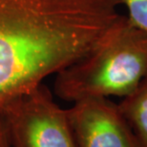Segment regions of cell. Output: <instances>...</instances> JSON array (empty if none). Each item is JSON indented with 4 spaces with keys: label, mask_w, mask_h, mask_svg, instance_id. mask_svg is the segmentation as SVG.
<instances>
[{
    "label": "cell",
    "mask_w": 147,
    "mask_h": 147,
    "mask_svg": "<svg viewBox=\"0 0 147 147\" xmlns=\"http://www.w3.org/2000/svg\"><path fill=\"white\" fill-rule=\"evenodd\" d=\"M120 0H0V107L88 52Z\"/></svg>",
    "instance_id": "cell-1"
},
{
    "label": "cell",
    "mask_w": 147,
    "mask_h": 147,
    "mask_svg": "<svg viewBox=\"0 0 147 147\" xmlns=\"http://www.w3.org/2000/svg\"><path fill=\"white\" fill-rule=\"evenodd\" d=\"M147 75V32L120 14L93 48L57 73L55 94L67 102L131 94Z\"/></svg>",
    "instance_id": "cell-2"
},
{
    "label": "cell",
    "mask_w": 147,
    "mask_h": 147,
    "mask_svg": "<svg viewBox=\"0 0 147 147\" xmlns=\"http://www.w3.org/2000/svg\"><path fill=\"white\" fill-rule=\"evenodd\" d=\"M12 147H76L66 109L43 84L0 107Z\"/></svg>",
    "instance_id": "cell-3"
},
{
    "label": "cell",
    "mask_w": 147,
    "mask_h": 147,
    "mask_svg": "<svg viewBox=\"0 0 147 147\" xmlns=\"http://www.w3.org/2000/svg\"><path fill=\"white\" fill-rule=\"evenodd\" d=\"M66 111L76 147H139L118 105L108 98L79 100Z\"/></svg>",
    "instance_id": "cell-4"
},
{
    "label": "cell",
    "mask_w": 147,
    "mask_h": 147,
    "mask_svg": "<svg viewBox=\"0 0 147 147\" xmlns=\"http://www.w3.org/2000/svg\"><path fill=\"white\" fill-rule=\"evenodd\" d=\"M137 138L139 147H147V75L137 88L118 104Z\"/></svg>",
    "instance_id": "cell-5"
},
{
    "label": "cell",
    "mask_w": 147,
    "mask_h": 147,
    "mask_svg": "<svg viewBox=\"0 0 147 147\" xmlns=\"http://www.w3.org/2000/svg\"><path fill=\"white\" fill-rule=\"evenodd\" d=\"M128 10L127 17L136 27L147 32V0H120Z\"/></svg>",
    "instance_id": "cell-6"
},
{
    "label": "cell",
    "mask_w": 147,
    "mask_h": 147,
    "mask_svg": "<svg viewBox=\"0 0 147 147\" xmlns=\"http://www.w3.org/2000/svg\"><path fill=\"white\" fill-rule=\"evenodd\" d=\"M0 147H12L7 126L1 114H0Z\"/></svg>",
    "instance_id": "cell-7"
}]
</instances>
